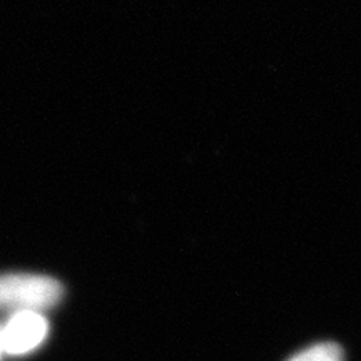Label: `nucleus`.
<instances>
[{"label":"nucleus","instance_id":"nucleus-1","mask_svg":"<svg viewBox=\"0 0 361 361\" xmlns=\"http://www.w3.org/2000/svg\"><path fill=\"white\" fill-rule=\"evenodd\" d=\"M62 296L64 288L51 276L30 273L0 274V310L40 313L54 308Z\"/></svg>","mask_w":361,"mask_h":361},{"label":"nucleus","instance_id":"nucleus-2","mask_svg":"<svg viewBox=\"0 0 361 361\" xmlns=\"http://www.w3.org/2000/svg\"><path fill=\"white\" fill-rule=\"evenodd\" d=\"M49 333V323L35 311L13 313L6 326L0 328L2 351L7 355L20 356L30 353L44 343Z\"/></svg>","mask_w":361,"mask_h":361},{"label":"nucleus","instance_id":"nucleus-3","mask_svg":"<svg viewBox=\"0 0 361 361\" xmlns=\"http://www.w3.org/2000/svg\"><path fill=\"white\" fill-rule=\"evenodd\" d=\"M288 361H345V353L336 343L324 341L298 351Z\"/></svg>","mask_w":361,"mask_h":361},{"label":"nucleus","instance_id":"nucleus-4","mask_svg":"<svg viewBox=\"0 0 361 361\" xmlns=\"http://www.w3.org/2000/svg\"><path fill=\"white\" fill-rule=\"evenodd\" d=\"M2 353H4V351H2V343H0V356H2Z\"/></svg>","mask_w":361,"mask_h":361}]
</instances>
